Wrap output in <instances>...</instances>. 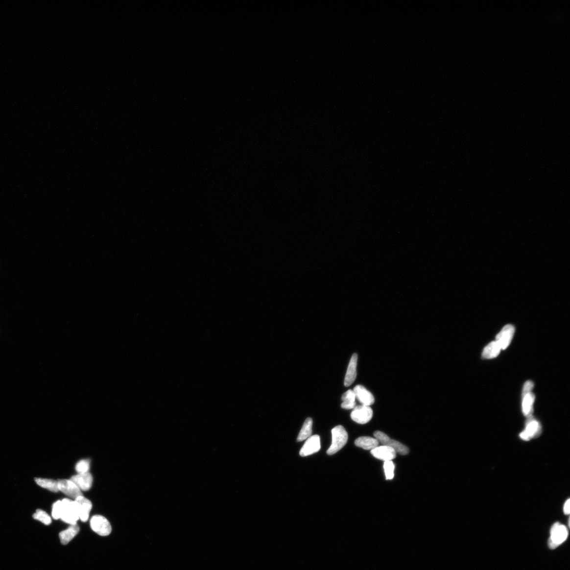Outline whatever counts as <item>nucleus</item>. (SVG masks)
I'll return each instance as SVG.
<instances>
[{"label":"nucleus","mask_w":570,"mask_h":570,"mask_svg":"<svg viewBox=\"0 0 570 570\" xmlns=\"http://www.w3.org/2000/svg\"><path fill=\"white\" fill-rule=\"evenodd\" d=\"M62 502L63 510L60 519L67 524H77V522L79 520L78 502L69 499H64Z\"/></svg>","instance_id":"nucleus-1"},{"label":"nucleus","mask_w":570,"mask_h":570,"mask_svg":"<svg viewBox=\"0 0 570 570\" xmlns=\"http://www.w3.org/2000/svg\"><path fill=\"white\" fill-rule=\"evenodd\" d=\"M36 484L41 487L45 488L53 493L58 492V481L47 478H36Z\"/></svg>","instance_id":"nucleus-19"},{"label":"nucleus","mask_w":570,"mask_h":570,"mask_svg":"<svg viewBox=\"0 0 570 570\" xmlns=\"http://www.w3.org/2000/svg\"><path fill=\"white\" fill-rule=\"evenodd\" d=\"M90 525L94 532L102 537H106L112 532L110 522L102 515L93 516L90 521Z\"/></svg>","instance_id":"nucleus-4"},{"label":"nucleus","mask_w":570,"mask_h":570,"mask_svg":"<svg viewBox=\"0 0 570 570\" xmlns=\"http://www.w3.org/2000/svg\"><path fill=\"white\" fill-rule=\"evenodd\" d=\"M321 450L320 437L318 435L311 436L302 448L300 454L302 457L308 456L317 452Z\"/></svg>","instance_id":"nucleus-9"},{"label":"nucleus","mask_w":570,"mask_h":570,"mask_svg":"<svg viewBox=\"0 0 570 570\" xmlns=\"http://www.w3.org/2000/svg\"><path fill=\"white\" fill-rule=\"evenodd\" d=\"M379 442L376 438L370 437H361L355 442L357 447H361L365 450H372L379 446Z\"/></svg>","instance_id":"nucleus-18"},{"label":"nucleus","mask_w":570,"mask_h":570,"mask_svg":"<svg viewBox=\"0 0 570 570\" xmlns=\"http://www.w3.org/2000/svg\"><path fill=\"white\" fill-rule=\"evenodd\" d=\"M374 436L378 440L379 442L382 444L383 446L391 447L396 452L402 454V455H406V454L409 453V451L408 447L397 442L396 440L391 439L386 434L381 431H376L374 433Z\"/></svg>","instance_id":"nucleus-5"},{"label":"nucleus","mask_w":570,"mask_h":570,"mask_svg":"<svg viewBox=\"0 0 570 570\" xmlns=\"http://www.w3.org/2000/svg\"><path fill=\"white\" fill-rule=\"evenodd\" d=\"M371 452L373 456L384 461L392 460L396 457V451L386 446H378Z\"/></svg>","instance_id":"nucleus-12"},{"label":"nucleus","mask_w":570,"mask_h":570,"mask_svg":"<svg viewBox=\"0 0 570 570\" xmlns=\"http://www.w3.org/2000/svg\"><path fill=\"white\" fill-rule=\"evenodd\" d=\"M351 417L357 424H367L373 417V410L370 406L358 405L351 412Z\"/></svg>","instance_id":"nucleus-7"},{"label":"nucleus","mask_w":570,"mask_h":570,"mask_svg":"<svg viewBox=\"0 0 570 570\" xmlns=\"http://www.w3.org/2000/svg\"><path fill=\"white\" fill-rule=\"evenodd\" d=\"M63 510L62 500H57L54 503L52 508V517L53 519L59 520L62 516Z\"/></svg>","instance_id":"nucleus-26"},{"label":"nucleus","mask_w":570,"mask_h":570,"mask_svg":"<svg viewBox=\"0 0 570 570\" xmlns=\"http://www.w3.org/2000/svg\"><path fill=\"white\" fill-rule=\"evenodd\" d=\"M80 528L77 524L71 525L66 530L59 533L61 544L67 545L78 534Z\"/></svg>","instance_id":"nucleus-17"},{"label":"nucleus","mask_w":570,"mask_h":570,"mask_svg":"<svg viewBox=\"0 0 570 570\" xmlns=\"http://www.w3.org/2000/svg\"><path fill=\"white\" fill-rule=\"evenodd\" d=\"M332 442L327 451L329 455H332L340 451L347 444L348 434L342 426H337L332 430Z\"/></svg>","instance_id":"nucleus-2"},{"label":"nucleus","mask_w":570,"mask_h":570,"mask_svg":"<svg viewBox=\"0 0 570 570\" xmlns=\"http://www.w3.org/2000/svg\"><path fill=\"white\" fill-rule=\"evenodd\" d=\"M312 427H313V420L308 418L305 420L302 428V429L297 437V442H301L305 439L309 438L312 433Z\"/></svg>","instance_id":"nucleus-22"},{"label":"nucleus","mask_w":570,"mask_h":570,"mask_svg":"<svg viewBox=\"0 0 570 570\" xmlns=\"http://www.w3.org/2000/svg\"><path fill=\"white\" fill-rule=\"evenodd\" d=\"M515 332L512 325H507L497 336V342L501 350H505L510 344Z\"/></svg>","instance_id":"nucleus-10"},{"label":"nucleus","mask_w":570,"mask_h":570,"mask_svg":"<svg viewBox=\"0 0 570 570\" xmlns=\"http://www.w3.org/2000/svg\"><path fill=\"white\" fill-rule=\"evenodd\" d=\"M59 491L65 494L70 498L75 499L82 496V492L71 479H60L58 480Z\"/></svg>","instance_id":"nucleus-8"},{"label":"nucleus","mask_w":570,"mask_h":570,"mask_svg":"<svg viewBox=\"0 0 570 570\" xmlns=\"http://www.w3.org/2000/svg\"><path fill=\"white\" fill-rule=\"evenodd\" d=\"M570 499H569L566 502V503H565V506H564V508H563V511H564V513L565 514L569 515L570 514Z\"/></svg>","instance_id":"nucleus-27"},{"label":"nucleus","mask_w":570,"mask_h":570,"mask_svg":"<svg viewBox=\"0 0 570 570\" xmlns=\"http://www.w3.org/2000/svg\"><path fill=\"white\" fill-rule=\"evenodd\" d=\"M501 350L497 341L492 342L484 349L482 354L483 357L487 359L496 357L499 355Z\"/></svg>","instance_id":"nucleus-21"},{"label":"nucleus","mask_w":570,"mask_h":570,"mask_svg":"<svg viewBox=\"0 0 570 570\" xmlns=\"http://www.w3.org/2000/svg\"><path fill=\"white\" fill-rule=\"evenodd\" d=\"M354 391L356 398L362 405L370 406L375 403L374 396L363 385H356L354 388Z\"/></svg>","instance_id":"nucleus-14"},{"label":"nucleus","mask_w":570,"mask_h":570,"mask_svg":"<svg viewBox=\"0 0 570 570\" xmlns=\"http://www.w3.org/2000/svg\"><path fill=\"white\" fill-rule=\"evenodd\" d=\"M34 519L39 521L46 525H49L51 523L52 520L50 515L45 511L38 509L33 515Z\"/></svg>","instance_id":"nucleus-23"},{"label":"nucleus","mask_w":570,"mask_h":570,"mask_svg":"<svg viewBox=\"0 0 570 570\" xmlns=\"http://www.w3.org/2000/svg\"><path fill=\"white\" fill-rule=\"evenodd\" d=\"M540 431V424L537 420L531 418L528 420L525 430L520 434V437L522 440H529L539 435Z\"/></svg>","instance_id":"nucleus-13"},{"label":"nucleus","mask_w":570,"mask_h":570,"mask_svg":"<svg viewBox=\"0 0 570 570\" xmlns=\"http://www.w3.org/2000/svg\"><path fill=\"white\" fill-rule=\"evenodd\" d=\"M91 466L90 459H82L78 461L76 465V471L78 474H84L89 472Z\"/></svg>","instance_id":"nucleus-25"},{"label":"nucleus","mask_w":570,"mask_h":570,"mask_svg":"<svg viewBox=\"0 0 570 570\" xmlns=\"http://www.w3.org/2000/svg\"><path fill=\"white\" fill-rule=\"evenodd\" d=\"M533 383L531 381H527L524 386L522 391V411L527 417H531L533 412V405L535 400V396L531 392L533 388Z\"/></svg>","instance_id":"nucleus-6"},{"label":"nucleus","mask_w":570,"mask_h":570,"mask_svg":"<svg viewBox=\"0 0 570 570\" xmlns=\"http://www.w3.org/2000/svg\"><path fill=\"white\" fill-rule=\"evenodd\" d=\"M71 480L78 486L81 491H89L93 482V477L90 472L74 475L71 477Z\"/></svg>","instance_id":"nucleus-11"},{"label":"nucleus","mask_w":570,"mask_h":570,"mask_svg":"<svg viewBox=\"0 0 570 570\" xmlns=\"http://www.w3.org/2000/svg\"><path fill=\"white\" fill-rule=\"evenodd\" d=\"M357 358V355L355 354L353 355L350 359L344 380V385L347 387L354 383L356 379Z\"/></svg>","instance_id":"nucleus-16"},{"label":"nucleus","mask_w":570,"mask_h":570,"mask_svg":"<svg viewBox=\"0 0 570 570\" xmlns=\"http://www.w3.org/2000/svg\"><path fill=\"white\" fill-rule=\"evenodd\" d=\"M356 396L354 390H349L345 392L342 397L343 403L341 407L345 409H352L356 407Z\"/></svg>","instance_id":"nucleus-20"},{"label":"nucleus","mask_w":570,"mask_h":570,"mask_svg":"<svg viewBox=\"0 0 570 570\" xmlns=\"http://www.w3.org/2000/svg\"><path fill=\"white\" fill-rule=\"evenodd\" d=\"M568 537L567 528L564 525L556 522L551 527L550 538L548 540V546L554 549L566 541Z\"/></svg>","instance_id":"nucleus-3"},{"label":"nucleus","mask_w":570,"mask_h":570,"mask_svg":"<svg viewBox=\"0 0 570 570\" xmlns=\"http://www.w3.org/2000/svg\"><path fill=\"white\" fill-rule=\"evenodd\" d=\"M395 466L392 460L384 461V470L386 479L391 480L394 477Z\"/></svg>","instance_id":"nucleus-24"},{"label":"nucleus","mask_w":570,"mask_h":570,"mask_svg":"<svg viewBox=\"0 0 570 570\" xmlns=\"http://www.w3.org/2000/svg\"><path fill=\"white\" fill-rule=\"evenodd\" d=\"M79 504V520L81 522H86L90 517L93 505L90 500L85 498L83 495L75 499Z\"/></svg>","instance_id":"nucleus-15"}]
</instances>
